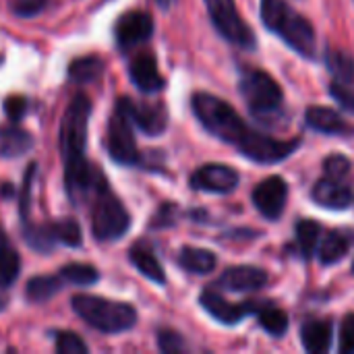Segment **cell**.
Returning <instances> with one entry per match:
<instances>
[{
  "label": "cell",
  "instance_id": "cell-21",
  "mask_svg": "<svg viewBox=\"0 0 354 354\" xmlns=\"http://www.w3.org/2000/svg\"><path fill=\"white\" fill-rule=\"evenodd\" d=\"M21 272V257L12 247L4 226L0 224V290L10 288Z\"/></svg>",
  "mask_w": 354,
  "mask_h": 354
},
{
  "label": "cell",
  "instance_id": "cell-41",
  "mask_svg": "<svg viewBox=\"0 0 354 354\" xmlns=\"http://www.w3.org/2000/svg\"><path fill=\"white\" fill-rule=\"evenodd\" d=\"M2 62H4V58H2V54H0V64H2Z\"/></svg>",
  "mask_w": 354,
  "mask_h": 354
},
{
  "label": "cell",
  "instance_id": "cell-12",
  "mask_svg": "<svg viewBox=\"0 0 354 354\" xmlns=\"http://www.w3.org/2000/svg\"><path fill=\"white\" fill-rule=\"evenodd\" d=\"M191 187L195 191H205V193H232L241 176L234 168L224 166V164H205L197 168L191 176Z\"/></svg>",
  "mask_w": 354,
  "mask_h": 354
},
{
  "label": "cell",
  "instance_id": "cell-43",
  "mask_svg": "<svg viewBox=\"0 0 354 354\" xmlns=\"http://www.w3.org/2000/svg\"><path fill=\"white\" fill-rule=\"evenodd\" d=\"M353 272H354V266H353Z\"/></svg>",
  "mask_w": 354,
  "mask_h": 354
},
{
  "label": "cell",
  "instance_id": "cell-14",
  "mask_svg": "<svg viewBox=\"0 0 354 354\" xmlns=\"http://www.w3.org/2000/svg\"><path fill=\"white\" fill-rule=\"evenodd\" d=\"M268 274L261 268L253 266H239L228 268L216 282V286L230 290V292H255L261 290L268 284Z\"/></svg>",
  "mask_w": 354,
  "mask_h": 354
},
{
  "label": "cell",
  "instance_id": "cell-19",
  "mask_svg": "<svg viewBox=\"0 0 354 354\" xmlns=\"http://www.w3.org/2000/svg\"><path fill=\"white\" fill-rule=\"evenodd\" d=\"M354 243V234L348 230H330L326 239H322L317 255L324 266H334L342 261Z\"/></svg>",
  "mask_w": 354,
  "mask_h": 354
},
{
  "label": "cell",
  "instance_id": "cell-20",
  "mask_svg": "<svg viewBox=\"0 0 354 354\" xmlns=\"http://www.w3.org/2000/svg\"><path fill=\"white\" fill-rule=\"evenodd\" d=\"M129 259L147 280H151L156 284H166L164 268H162V263L158 261L153 249L147 243H135L129 249Z\"/></svg>",
  "mask_w": 354,
  "mask_h": 354
},
{
  "label": "cell",
  "instance_id": "cell-18",
  "mask_svg": "<svg viewBox=\"0 0 354 354\" xmlns=\"http://www.w3.org/2000/svg\"><path fill=\"white\" fill-rule=\"evenodd\" d=\"M334 326L328 319H309L301 328V342L311 354H324L332 348Z\"/></svg>",
  "mask_w": 354,
  "mask_h": 354
},
{
  "label": "cell",
  "instance_id": "cell-11",
  "mask_svg": "<svg viewBox=\"0 0 354 354\" xmlns=\"http://www.w3.org/2000/svg\"><path fill=\"white\" fill-rule=\"evenodd\" d=\"M253 203L268 220H278L284 214L288 199V185L280 176H270L253 189Z\"/></svg>",
  "mask_w": 354,
  "mask_h": 354
},
{
  "label": "cell",
  "instance_id": "cell-4",
  "mask_svg": "<svg viewBox=\"0 0 354 354\" xmlns=\"http://www.w3.org/2000/svg\"><path fill=\"white\" fill-rule=\"evenodd\" d=\"M71 305L87 326L102 334H122L133 330L137 324V311L129 303L110 301L95 295H75Z\"/></svg>",
  "mask_w": 354,
  "mask_h": 354
},
{
  "label": "cell",
  "instance_id": "cell-29",
  "mask_svg": "<svg viewBox=\"0 0 354 354\" xmlns=\"http://www.w3.org/2000/svg\"><path fill=\"white\" fill-rule=\"evenodd\" d=\"M60 278L75 286H91L100 280V272L89 263H66L60 268Z\"/></svg>",
  "mask_w": 354,
  "mask_h": 354
},
{
  "label": "cell",
  "instance_id": "cell-27",
  "mask_svg": "<svg viewBox=\"0 0 354 354\" xmlns=\"http://www.w3.org/2000/svg\"><path fill=\"white\" fill-rule=\"evenodd\" d=\"M322 226L315 220H301L297 224V245L303 255V259H311L322 243Z\"/></svg>",
  "mask_w": 354,
  "mask_h": 354
},
{
  "label": "cell",
  "instance_id": "cell-7",
  "mask_svg": "<svg viewBox=\"0 0 354 354\" xmlns=\"http://www.w3.org/2000/svg\"><path fill=\"white\" fill-rule=\"evenodd\" d=\"M205 6H207L212 25L228 44L243 48V50L257 48V37L253 29L249 27V23L236 10L234 0H205Z\"/></svg>",
  "mask_w": 354,
  "mask_h": 354
},
{
  "label": "cell",
  "instance_id": "cell-3",
  "mask_svg": "<svg viewBox=\"0 0 354 354\" xmlns=\"http://www.w3.org/2000/svg\"><path fill=\"white\" fill-rule=\"evenodd\" d=\"M261 19L270 31L282 37L299 56L313 60L317 56V35L305 19L286 0H261Z\"/></svg>",
  "mask_w": 354,
  "mask_h": 354
},
{
  "label": "cell",
  "instance_id": "cell-15",
  "mask_svg": "<svg viewBox=\"0 0 354 354\" xmlns=\"http://www.w3.org/2000/svg\"><path fill=\"white\" fill-rule=\"evenodd\" d=\"M129 75H131V81L135 83V87L145 93L162 91L166 85V81L158 68V62H156L153 54H149V52H141L133 58V62L129 66Z\"/></svg>",
  "mask_w": 354,
  "mask_h": 354
},
{
  "label": "cell",
  "instance_id": "cell-33",
  "mask_svg": "<svg viewBox=\"0 0 354 354\" xmlns=\"http://www.w3.org/2000/svg\"><path fill=\"white\" fill-rule=\"evenodd\" d=\"M158 346H160V351H162V353H166V354H178L187 351L185 338H183L178 332L168 330V328H164V330H160V332H158Z\"/></svg>",
  "mask_w": 354,
  "mask_h": 354
},
{
  "label": "cell",
  "instance_id": "cell-36",
  "mask_svg": "<svg viewBox=\"0 0 354 354\" xmlns=\"http://www.w3.org/2000/svg\"><path fill=\"white\" fill-rule=\"evenodd\" d=\"M27 110H29V102L23 95H8L4 100V112H6V116H8V120L12 124L19 122V120H23V116L27 114Z\"/></svg>",
  "mask_w": 354,
  "mask_h": 354
},
{
  "label": "cell",
  "instance_id": "cell-8",
  "mask_svg": "<svg viewBox=\"0 0 354 354\" xmlns=\"http://www.w3.org/2000/svg\"><path fill=\"white\" fill-rule=\"evenodd\" d=\"M106 145H108L110 158L116 164H122V166H139L141 164V153L137 149L135 135H133V120L118 102H116L114 112L108 122Z\"/></svg>",
  "mask_w": 354,
  "mask_h": 354
},
{
  "label": "cell",
  "instance_id": "cell-5",
  "mask_svg": "<svg viewBox=\"0 0 354 354\" xmlns=\"http://www.w3.org/2000/svg\"><path fill=\"white\" fill-rule=\"evenodd\" d=\"M91 216V234L100 243H112L122 239L131 228V214L124 203L104 180L87 199Z\"/></svg>",
  "mask_w": 354,
  "mask_h": 354
},
{
  "label": "cell",
  "instance_id": "cell-38",
  "mask_svg": "<svg viewBox=\"0 0 354 354\" xmlns=\"http://www.w3.org/2000/svg\"><path fill=\"white\" fill-rule=\"evenodd\" d=\"M330 95L338 102V106H342L348 112H354V91L346 89L344 83H340V81L330 83Z\"/></svg>",
  "mask_w": 354,
  "mask_h": 354
},
{
  "label": "cell",
  "instance_id": "cell-17",
  "mask_svg": "<svg viewBox=\"0 0 354 354\" xmlns=\"http://www.w3.org/2000/svg\"><path fill=\"white\" fill-rule=\"evenodd\" d=\"M305 122L309 129L324 133V135H338V137L354 135V127L351 122H346L336 110H330L324 106H311L305 112Z\"/></svg>",
  "mask_w": 354,
  "mask_h": 354
},
{
  "label": "cell",
  "instance_id": "cell-9",
  "mask_svg": "<svg viewBox=\"0 0 354 354\" xmlns=\"http://www.w3.org/2000/svg\"><path fill=\"white\" fill-rule=\"evenodd\" d=\"M199 303L201 307L220 324L224 326H234V324H241L245 317L249 315H255L259 303L255 301H247V303H228L222 295H218L216 290L207 288L201 292L199 297Z\"/></svg>",
  "mask_w": 354,
  "mask_h": 354
},
{
  "label": "cell",
  "instance_id": "cell-35",
  "mask_svg": "<svg viewBox=\"0 0 354 354\" xmlns=\"http://www.w3.org/2000/svg\"><path fill=\"white\" fill-rule=\"evenodd\" d=\"M48 6V0H10V10L21 19H31Z\"/></svg>",
  "mask_w": 354,
  "mask_h": 354
},
{
  "label": "cell",
  "instance_id": "cell-34",
  "mask_svg": "<svg viewBox=\"0 0 354 354\" xmlns=\"http://www.w3.org/2000/svg\"><path fill=\"white\" fill-rule=\"evenodd\" d=\"M351 166H353L351 160H348L346 156H342V153H332V156L326 158V162H324L326 174L332 176V178H338V180H344V178L348 176Z\"/></svg>",
  "mask_w": 354,
  "mask_h": 354
},
{
  "label": "cell",
  "instance_id": "cell-42",
  "mask_svg": "<svg viewBox=\"0 0 354 354\" xmlns=\"http://www.w3.org/2000/svg\"><path fill=\"white\" fill-rule=\"evenodd\" d=\"M0 309H2V303H0Z\"/></svg>",
  "mask_w": 354,
  "mask_h": 354
},
{
  "label": "cell",
  "instance_id": "cell-39",
  "mask_svg": "<svg viewBox=\"0 0 354 354\" xmlns=\"http://www.w3.org/2000/svg\"><path fill=\"white\" fill-rule=\"evenodd\" d=\"M340 353H354V315H346L340 324Z\"/></svg>",
  "mask_w": 354,
  "mask_h": 354
},
{
  "label": "cell",
  "instance_id": "cell-13",
  "mask_svg": "<svg viewBox=\"0 0 354 354\" xmlns=\"http://www.w3.org/2000/svg\"><path fill=\"white\" fill-rule=\"evenodd\" d=\"M153 33V19L143 10L124 12L114 27V37L120 50H129L137 44H143Z\"/></svg>",
  "mask_w": 354,
  "mask_h": 354
},
{
  "label": "cell",
  "instance_id": "cell-10",
  "mask_svg": "<svg viewBox=\"0 0 354 354\" xmlns=\"http://www.w3.org/2000/svg\"><path fill=\"white\" fill-rule=\"evenodd\" d=\"M118 104L127 110L133 124L139 127L145 135L158 137L168 127V110L164 104H141L131 97H118Z\"/></svg>",
  "mask_w": 354,
  "mask_h": 354
},
{
  "label": "cell",
  "instance_id": "cell-25",
  "mask_svg": "<svg viewBox=\"0 0 354 354\" xmlns=\"http://www.w3.org/2000/svg\"><path fill=\"white\" fill-rule=\"evenodd\" d=\"M326 64L330 68V73L334 75L336 81L344 83V85H353L354 83V58L340 48H328L326 50Z\"/></svg>",
  "mask_w": 354,
  "mask_h": 354
},
{
  "label": "cell",
  "instance_id": "cell-28",
  "mask_svg": "<svg viewBox=\"0 0 354 354\" xmlns=\"http://www.w3.org/2000/svg\"><path fill=\"white\" fill-rule=\"evenodd\" d=\"M104 71V62L97 56H85V58H77L68 64V79L73 83H91L95 81Z\"/></svg>",
  "mask_w": 354,
  "mask_h": 354
},
{
  "label": "cell",
  "instance_id": "cell-26",
  "mask_svg": "<svg viewBox=\"0 0 354 354\" xmlns=\"http://www.w3.org/2000/svg\"><path fill=\"white\" fill-rule=\"evenodd\" d=\"M62 278L60 274L58 276H35L27 282V288H25V297L27 301L31 303H46L50 301L54 295L60 292L62 288Z\"/></svg>",
  "mask_w": 354,
  "mask_h": 354
},
{
  "label": "cell",
  "instance_id": "cell-16",
  "mask_svg": "<svg viewBox=\"0 0 354 354\" xmlns=\"http://www.w3.org/2000/svg\"><path fill=\"white\" fill-rule=\"evenodd\" d=\"M311 199L328 209H348L353 205V191L342 180L326 176L313 185Z\"/></svg>",
  "mask_w": 354,
  "mask_h": 354
},
{
  "label": "cell",
  "instance_id": "cell-32",
  "mask_svg": "<svg viewBox=\"0 0 354 354\" xmlns=\"http://www.w3.org/2000/svg\"><path fill=\"white\" fill-rule=\"evenodd\" d=\"M89 351L83 338L75 332H58L56 334V353L60 354H85Z\"/></svg>",
  "mask_w": 354,
  "mask_h": 354
},
{
  "label": "cell",
  "instance_id": "cell-1",
  "mask_svg": "<svg viewBox=\"0 0 354 354\" xmlns=\"http://www.w3.org/2000/svg\"><path fill=\"white\" fill-rule=\"evenodd\" d=\"M191 108L201 127L216 139L239 149L247 160L257 164H278L301 147V139H274L251 129L239 112L224 100L197 91L191 95Z\"/></svg>",
  "mask_w": 354,
  "mask_h": 354
},
{
  "label": "cell",
  "instance_id": "cell-24",
  "mask_svg": "<svg viewBox=\"0 0 354 354\" xmlns=\"http://www.w3.org/2000/svg\"><path fill=\"white\" fill-rule=\"evenodd\" d=\"M255 315H257L259 326H261L270 336H274V338H282V336L286 334V330H288V324H290V322H288V315H286L282 309L274 307L272 303H259V307H257Z\"/></svg>",
  "mask_w": 354,
  "mask_h": 354
},
{
  "label": "cell",
  "instance_id": "cell-31",
  "mask_svg": "<svg viewBox=\"0 0 354 354\" xmlns=\"http://www.w3.org/2000/svg\"><path fill=\"white\" fill-rule=\"evenodd\" d=\"M35 170H37V164H29V166H27V172H25V176H23V187H21V191H19V216H21L23 226L31 222L29 209H31V197H33Z\"/></svg>",
  "mask_w": 354,
  "mask_h": 354
},
{
  "label": "cell",
  "instance_id": "cell-37",
  "mask_svg": "<svg viewBox=\"0 0 354 354\" xmlns=\"http://www.w3.org/2000/svg\"><path fill=\"white\" fill-rule=\"evenodd\" d=\"M178 220V207L174 203H164L158 214L151 218V228H168L174 226Z\"/></svg>",
  "mask_w": 354,
  "mask_h": 354
},
{
  "label": "cell",
  "instance_id": "cell-6",
  "mask_svg": "<svg viewBox=\"0 0 354 354\" xmlns=\"http://www.w3.org/2000/svg\"><path fill=\"white\" fill-rule=\"evenodd\" d=\"M239 91L249 108V112L266 122L272 124L282 112L284 106V93L276 79H272L261 68H245L239 79Z\"/></svg>",
  "mask_w": 354,
  "mask_h": 354
},
{
  "label": "cell",
  "instance_id": "cell-23",
  "mask_svg": "<svg viewBox=\"0 0 354 354\" xmlns=\"http://www.w3.org/2000/svg\"><path fill=\"white\" fill-rule=\"evenodd\" d=\"M31 147H33V137L27 131L19 127L0 129V156L2 158L25 156Z\"/></svg>",
  "mask_w": 354,
  "mask_h": 354
},
{
  "label": "cell",
  "instance_id": "cell-22",
  "mask_svg": "<svg viewBox=\"0 0 354 354\" xmlns=\"http://www.w3.org/2000/svg\"><path fill=\"white\" fill-rule=\"evenodd\" d=\"M178 266L185 270V272H191V274H209L216 270L218 266V259L212 251L207 249H199V247H183L178 251Z\"/></svg>",
  "mask_w": 354,
  "mask_h": 354
},
{
  "label": "cell",
  "instance_id": "cell-30",
  "mask_svg": "<svg viewBox=\"0 0 354 354\" xmlns=\"http://www.w3.org/2000/svg\"><path fill=\"white\" fill-rule=\"evenodd\" d=\"M52 232H54L56 243H62L73 249L83 245V232L75 220H60V222L52 224Z\"/></svg>",
  "mask_w": 354,
  "mask_h": 354
},
{
  "label": "cell",
  "instance_id": "cell-40",
  "mask_svg": "<svg viewBox=\"0 0 354 354\" xmlns=\"http://www.w3.org/2000/svg\"><path fill=\"white\" fill-rule=\"evenodd\" d=\"M156 2H158V6H160V8L168 10V8L172 6V2H174V0H156Z\"/></svg>",
  "mask_w": 354,
  "mask_h": 354
},
{
  "label": "cell",
  "instance_id": "cell-2",
  "mask_svg": "<svg viewBox=\"0 0 354 354\" xmlns=\"http://www.w3.org/2000/svg\"><path fill=\"white\" fill-rule=\"evenodd\" d=\"M91 100L77 93L66 106L60 122V151L64 164V187L73 203H87L97 185L106 180L104 172L85 158Z\"/></svg>",
  "mask_w": 354,
  "mask_h": 354
}]
</instances>
